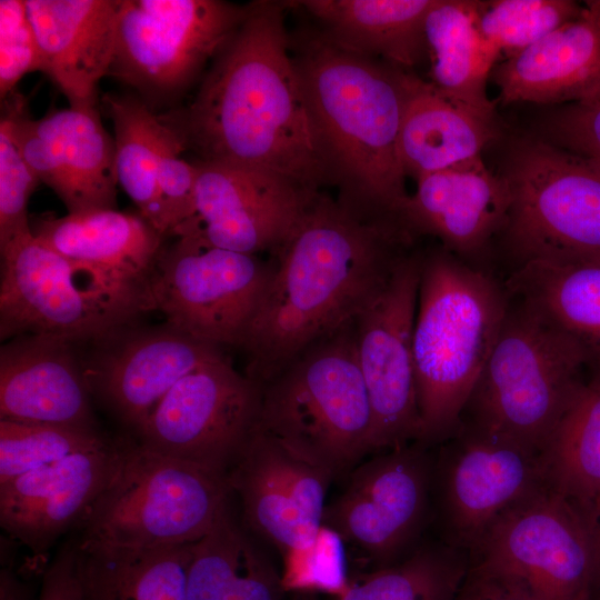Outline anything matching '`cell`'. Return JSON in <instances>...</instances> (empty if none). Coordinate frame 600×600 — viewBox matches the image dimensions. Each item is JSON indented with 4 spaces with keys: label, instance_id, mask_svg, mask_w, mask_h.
Listing matches in <instances>:
<instances>
[{
    "label": "cell",
    "instance_id": "obj_4",
    "mask_svg": "<svg viewBox=\"0 0 600 600\" xmlns=\"http://www.w3.org/2000/svg\"><path fill=\"white\" fill-rule=\"evenodd\" d=\"M509 308L486 272L451 252L422 258L413 329L421 436L436 447L454 437Z\"/></svg>",
    "mask_w": 600,
    "mask_h": 600
},
{
    "label": "cell",
    "instance_id": "obj_14",
    "mask_svg": "<svg viewBox=\"0 0 600 600\" xmlns=\"http://www.w3.org/2000/svg\"><path fill=\"white\" fill-rule=\"evenodd\" d=\"M247 11L218 0H121L110 76L146 98L182 91Z\"/></svg>",
    "mask_w": 600,
    "mask_h": 600
},
{
    "label": "cell",
    "instance_id": "obj_46",
    "mask_svg": "<svg viewBox=\"0 0 600 600\" xmlns=\"http://www.w3.org/2000/svg\"><path fill=\"white\" fill-rule=\"evenodd\" d=\"M592 530L593 546V579H592V598H600V520H598Z\"/></svg>",
    "mask_w": 600,
    "mask_h": 600
},
{
    "label": "cell",
    "instance_id": "obj_42",
    "mask_svg": "<svg viewBox=\"0 0 600 600\" xmlns=\"http://www.w3.org/2000/svg\"><path fill=\"white\" fill-rule=\"evenodd\" d=\"M552 143L600 163V96L570 103L548 121Z\"/></svg>",
    "mask_w": 600,
    "mask_h": 600
},
{
    "label": "cell",
    "instance_id": "obj_41",
    "mask_svg": "<svg viewBox=\"0 0 600 600\" xmlns=\"http://www.w3.org/2000/svg\"><path fill=\"white\" fill-rule=\"evenodd\" d=\"M183 151L178 137L167 127L157 181L168 236L191 216L194 206L197 167L181 157Z\"/></svg>",
    "mask_w": 600,
    "mask_h": 600
},
{
    "label": "cell",
    "instance_id": "obj_40",
    "mask_svg": "<svg viewBox=\"0 0 600 600\" xmlns=\"http://www.w3.org/2000/svg\"><path fill=\"white\" fill-rule=\"evenodd\" d=\"M37 37L26 0L0 1V96L6 99L29 72L41 71Z\"/></svg>",
    "mask_w": 600,
    "mask_h": 600
},
{
    "label": "cell",
    "instance_id": "obj_24",
    "mask_svg": "<svg viewBox=\"0 0 600 600\" xmlns=\"http://www.w3.org/2000/svg\"><path fill=\"white\" fill-rule=\"evenodd\" d=\"M41 71L70 107L94 109L114 59L121 0H26Z\"/></svg>",
    "mask_w": 600,
    "mask_h": 600
},
{
    "label": "cell",
    "instance_id": "obj_21",
    "mask_svg": "<svg viewBox=\"0 0 600 600\" xmlns=\"http://www.w3.org/2000/svg\"><path fill=\"white\" fill-rule=\"evenodd\" d=\"M400 222L439 238L449 252L478 254L493 234L504 230L511 191L503 174H494L481 156L416 179Z\"/></svg>",
    "mask_w": 600,
    "mask_h": 600
},
{
    "label": "cell",
    "instance_id": "obj_44",
    "mask_svg": "<svg viewBox=\"0 0 600 600\" xmlns=\"http://www.w3.org/2000/svg\"><path fill=\"white\" fill-rule=\"evenodd\" d=\"M457 600H533L510 583L470 563Z\"/></svg>",
    "mask_w": 600,
    "mask_h": 600
},
{
    "label": "cell",
    "instance_id": "obj_43",
    "mask_svg": "<svg viewBox=\"0 0 600 600\" xmlns=\"http://www.w3.org/2000/svg\"><path fill=\"white\" fill-rule=\"evenodd\" d=\"M39 600H83L77 566L76 540L62 546L42 573Z\"/></svg>",
    "mask_w": 600,
    "mask_h": 600
},
{
    "label": "cell",
    "instance_id": "obj_36",
    "mask_svg": "<svg viewBox=\"0 0 600 600\" xmlns=\"http://www.w3.org/2000/svg\"><path fill=\"white\" fill-rule=\"evenodd\" d=\"M112 440L97 429L0 420V484Z\"/></svg>",
    "mask_w": 600,
    "mask_h": 600
},
{
    "label": "cell",
    "instance_id": "obj_12",
    "mask_svg": "<svg viewBox=\"0 0 600 600\" xmlns=\"http://www.w3.org/2000/svg\"><path fill=\"white\" fill-rule=\"evenodd\" d=\"M256 254L193 237L162 246L148 279L168 327L218 347H241L271 274Z\"/></svg>",
    "mask_w": 600,
    "mask_h": 600
},
{
    "label": "cell",
    "instance_id": "obj_26",
    "mask_svg": "<svg viewBox=\"0 0 600 600\" xmlns=\"http://www.w3.org/2000/svg\"><path fill=\"white\" fill-rule=\"evenodd\" d=\"M399 158L406 177L422 176L481 156L496 138L493 120L443 97L429 81L400 69Z\"/></svg>",
    "mask_w": 600,
    "mask_h": 600
},
{
    "label": "cell",
    "instance_id": "obj_9",
    "mask_svg": "<svg viewBox=\"0 0 600 600\" xmlns=\"http://www.w3.org/2000/svg\"><path fill=\"white\" fill-rule=\"evenodd\" d=\"M504 228L519 266L600 261V163L544 140L519 143Z\"/></svg>",
    "mask_w": 600,
    "mask_h": 600
},
{
    "label": "cell",
    "instance_id": "obj_15",
    "mask_svg": "<svg viewBox=\"0 0 600 600\" xmlns=\"http://www.w3.org/2000/svg\"><path fill=\"white\" fill-rule=\"evenodd\" d=\"M546 484L542 454L462 426L434 451L431 528L470 553L506 510Z\"/></svg>",
    "mask_w": 600,
    "mask_h": 600
},
{
    "label": "cell",
    "instance_id": "obj_7",
    "mask_svg": "<svg viewBox=\"0 0 600 600\" xmlns=\"http://www.w3.org/2000/svg\"><path fill=\"white\" fill-rule=\"evenodd\" d=\"M1 250V338L107 339L152 310L148 286L70 260L32 232Z\"/></svg>",
    "mask_w": 600,
    "mask_h": 600
},
{
    "label": "cell",
    "instance_id": "obj_27",
    "mask_svg": "<svg viewBox=\"0 0 600 600\" xmlns=\"http://www.w3.org/2000/svg\"><path fill=\"white\" fill-rule=\"evenodd\" d=\"M32 234L63 257L148 286L163 237L140 214L98 209L30 223Z\"/></svg>",
    "mask_w": 600,
    "mask_h": 600
},
{
    "label": "cell",
    "instance_id": "obj_35",
    "mask_svg": "<svg viewBox=\"0 0 600 600\" xmlns=\"http://www.w3.org/2000/svg\"><path fill=\"white\" fill-rule=\"evenodd\" d=\"M469 561L468 552L428 536L401 561L350 577L332 600H457Z\"/></svg>",
    "mask_w": 600,
    "mask_h": 600
},
{
    "label": "cell",
    "instance_id": "obj_16",
    "mask_svg": "<svg viewBox=\"0 0 600 600\" xmlns=\"http://www.w3.org/2000/svg\"><path fill=\"white\" fill-rule=\"evenodd\" d=\"M422 258L400 256L354 321L359 366L372 411V454L419 442L413 329Z\"/></svg>",
    "mask_w": 600,
    "mask_h": 600
},
{
    "label": "cell",
    "instance_id": "obj_13",
    "mask_svg": "<svg viewBox=\"0 0 600 600\" xmlns=\"http://www.w3.org/2000/svg\"><path fill=\"white\" fill-rule=\"evenodd\" d=\"M261 387L222 353L182 377L133 430L139 444L227 481L259 428Z\"/></svg>",
    "mask_w": 600,
    "mask_h": 600
},
{
    "label": "cell",
    "instance_id": "obj_32",
    "mask_svg": "<svg viewBox=\"0 0 600 600\" xmlns=\"http://www.w3.org/2000/svg\"><path fill=\"white\" fill-rule=\"evenodd\" d=\"M507 288L600 361V261L524 263Z\"/></svg>",
    "mask_w": 600,
    "mask_h": 600
},
{
    "label": "cell",
    "instance_id": "obj_39",
    "mask_svg": "<svg viewBox=\"0 0 600 600\" xmlns=\"http://www.w3.org/2000/svg\"><path fill=\"white\" fill-rule=\"evenodd\" d=\"M38 177L22 158L8 120L0 121V248L14 238L31 232L28 201Z\"/></svg>",
    "mask_w": 600,
    "mask_h": 600
},
{
    "label": "cell",
    "instance_id": "obj_30",
    "mask_svg": "<svg viewBox=\"0 0 600 600\" xmlns=\"http://www.w3.org/2000/svg\"><path fill=\"white\" fill-rule=\"evenodd\" d=\"M433 0L300 1L337 47L367 58L381 57L397 68L413 67L423 52L424 20Z\"/></svg>",
    "mask_w": 600,
    "mask_h": 600
},
{
    "label": "cell",
    "instance_id": "obj_19",
    "mask_svg": "<svg viewBox=\"0 0 600 600\" xmlns=\"http://www.w3.org/2000/svg\"><path fill=\"white\" fill-rule=\"evenodd\" d=\"M13 140L39 181L62 200L68 213L114 209L116 143L97 108L49 111L38 120H10Z\"/></svg>",
    "mask_w": 600,
    "mask_h": 600
},
{
    "label": "cell",
    "instance_id": "obj_34",
    "mask_svg": "<svg viewBox=\"0 0 600 600\" xmlns=\"http://www.w3.org/2000/svg\"><path fill=\"white\" fill-rule=\"evenodd\" d=\"M103 104L114 128L118 183L164 238L168 227L157 177L167 126L137 96L107 94Z\"/></svg>",
    "mask_w": 600,
    "mask_h": 600
},
{
    "label": "cell",
    "instance_id": "obj_10",
    "mask_svg": "<svg viewBox=\"0 0 600 600\" xmlns=\"http://www.w3.org/2000/svg\"><path fill=\"white\" fill-rule=\"evenodd\" d=\"M433 459L434 447L418 441L370 454L327 502L322 526L342 539L360 572L401 561L428 537Z\"/></svg>",
    "mask_w": 600,
    "mask_h": 600
},
{
    "label": "cell",
    "instance_id": "obj_6",
    "mask_svg": "<svg viewBox=\"0 0 600 600\" xmlns=\"http://www.w3.org/2000/svg\"><path fill=\"white\" fill-rule=\"evenodd\" d=\"M592 361L572 337L520 300L507 317L469 399L462 424L542 454L584 386ZM463 412V413H464Z\"/></svg>",
    "mask_w": 600,
    "mask_h": 600
},
{
    "label": "cell",
    "instance_id": "obj_45",
    "mask_svg": "<svg viewBox=\"0 0 600 600\" xmlns=\"http://www.w3.org/2000/svg\"><path fill=\"white\" fill-rule=\"evenodd\" d=\"M32 587L26 583L17 573L3 567L0 572V600H31Z\"/></svg>",
    "mask_w": 600,
    "mask_h": 600
},
{
    "label": "cell",
    "instance_id": "obj_33",
    "mask_svg": "<svg viewBox=\"0 0 600 600\" xmlns=\"http://www.w3.org/2000/svg\"><path fill=\"white\" fill-rule=\"evenodd\" d=\"M547 483L586 517L600 496V372L587 381L542 453Z\"/></svg>",
    "mask_w": 600,
    "mask_h": 600
},
{
    "label": "cell",
    "instance_id": "obj_22",
    "mask_svg": "<svg viewBox=\"0 0 600 600\" xmlns=\"http://www.w3.org/2000/svg\"><path fill=\"white\" fill-rule=\"evenodd\" d=\"M220 354V347L166 326L124 337L84 372L92 394L136 430L182 377Z\"/></svg>",
    "mask_w": 600,
    "mask_h": 600
},
{
    "label": "cell",
    "instance_id": "obj_18",
    "mask_svg": "<svg viewBox=\"0 0 600 600\" xmlns=\"http://www.w3.org/2000/svg\"><path fill=\"white\" fill-rule=\"evenodd\" d=\"M334 481L260 428L227 476L242 524L281 560L314 541Z\"/></svg>",
    "mask_w": 600,
    "mask_h": 600
},
{
    "label": "cell",
    "instance_id": "obj_1",
    "mask_svg": "<svg viewBox=\"0 0 600 600\" xmlns=\"http://www.w3.org/2000/svg\"><path fill=\"white\" fill-rule=\"evenodd\" d=\"M283 8L247 4L192 102L159 118L200 161L263 170L320 191L331 178L290 54Z\"/></svg>",
    "mask_w": 600,
    "mask_h": 600
},
{
    "label": "cell",
    "instance_id": "obj_23",
    "mask_svg": "<svg viewBox=\"0 0 600 600\" xmlns=\"http://www.w3.org/2000/svg\"><path fill=\"white\" fill-rule=\"evenodd\" d=\"M71 342L16 337L0 352V420L97 429L92 391Z\"/></svg>",
    "mask_w": 600,
    "mask_h": 600
},
{
    "label": "cell",
    "instance_id": "obj_28",
    "mask_svg": "<svg viewBox=\"0 0 600 600\" xmlns=\"http://www.w3.org/2000/svg\"><path fill=\"white\" fill-rule=\"evenodd\" d=\"M188 600H299L282 583L269 548L241 522L231 501L193 542Z\"/></svg>",
    "mask_w": 600,
    "mask_h": 600
},
{
    "label": "cell",
    "instance_id": "obj_8",
    "mask_svg": "<svg viewBox=\"0 0 600 600\" xmlns=\"http://www.w3.org/2000/svg\"><path fill=\"white\" fill-rule=\"evenodd\" d=\"M231 499L226 479L132 439L118 472L76 528L77 539L137 548L192 543Z\"/></svg>",
    "mask_w": 600,
    "mask_h": 600
},
{
    "label": "cell",
    "instance_id": "obj_47",
    "mask_svg": "<svg viewBox=\"0 0 600 600\" xmlns=\"http://www.w3.org/2000/svg\"><path fill=\"white\" fill-rule=\"evenodd\" d=\"M600 520V496L598 497L593 508H592V511L589 516V524L590 527L592 528L593 524Z\"/></svg>",
    "mask_w": 600,
    "mask_h": 600
},
{
    "label": "cell",
    "instance_id": "obj_31",
    "mask_svg": "<svg viewBox=\"0 0 600 600\" xmlns=\"http://www.w3.org/2000/svg\"><path fill=\"white\" fill-rule=\"evenodd\" d=\"M74 540L83 600H188L193 542L137 548Z\"/></svg>",
    "mask_w": 600,
    "mask_h": 600
},
{
    "label": "cell",
    "instance_id": "obj_25",
    "mask_svg": "<svg viewBox=\"0 0 600 600\" xmlns=\"http://www.w3.org/2000/svg\"><path fill=\"white\" fill-rule=\"evenodd\" d=\"M503 104L586 102L600 96V0L494 67Z\"/></svg>",
    "mask_w": 600,
    "mask_h": 600
},
{
    "label": "cell",
    "instance_id": "obj_17",
    "mask_svg": "<svg viewBox=\"0 0 600 600\" xmlns=\"http://www.w3.org/2000/svg\"><path fill=\"white\" fill-rule=\"evenodd\" d=\"M194 164L193 211L171 236L232 251L276 252L318 192L263 170L200 160Z\"/></svg>",
    "mask_w": 600,
    "mask_h": 600
},
{
    "label": "cell",
    "instance_id": "obj_20",
    "mask_svg": "<svg viewBox=\"0 0 600 600\" xmlns=\"http://www.w3.org/2000/svg\"><path fill=\"white\" fill-rule=\"evenodd\" d=\"M131 442L112 440L0 484L1 528L34 556H42L78 527L118 472Z\"/></svg>",
    "mask_w": 600,
    "mask_h": 600
},
{
    "label": "cell",
    "instance_id": "obj_38",
    "mask_svg": "<svg viewBox=\"0 0 600 600\" xmlns=\"http://www.w3.org/2000/svg\"><path fill=\"white\" fill-rule=\"evenodd\" d=\"M348 561L342 539L322 526L308 548L282 559L283 587L296 594L339 597L350 582Z\"/></svg>",
    "mask_w": 600,
    "mask_h": 600
},
{
    "label": "cell",
    "instance_id": "obj_3",
    "mask_svg": "<svg viewBox=\"0 0 600 600\" xmlns=\"http://www.w3.org/2000/svg\"><path fill=\"white\" fill-rule=\"evenodd\" d=\"M294 49L292 58L339 200L368 218L400 221L409 197L398 148L400 69L343 50L321 32L300 39Z\"/></svg>",
    "mask_w": 600,
    "mask_h": 600
},
{
    "label": "cell",
    "instance_id": "obj_48",
    "mask_svg": "<svg viewBox=\"0 0 600 600\" xmlns=\"http://www.w3.org/2000/svg\"><path fill=\"white\" fill-rule=\"evenodd\" d=\"M591 600H600V598H593V599H591Z\"/></svg>",
    "mask_w": 600,
    "mask_h": 600
},
{
    "label": "cell",
    "instance_id": "obj_2",
    "mask_svg": "<svg viewBox=\"0 0 600 600\" xmlns=\"http://www.w3.org/2000/svg\"><path fill=\"white\" fill-rule=\"evenodd\" d=\"M399 236L318 191L273 252L268 286L241 348L260 386L318 341L353 323L387 281Z\"/></svg>",
    "mask_w": 600,
    "mask_h": 600
},
{
    "label": "cell",
    "instance_id": "obj_37",
    "mask_svg": "<svg viewBox=\"0 0 600 600\" xmlns=\"http://www.w3.org/2000/svg\"><path fill=\"white\" fill-rule=\"evenodd\" d=\"M583 6L569 0H496L480 2L482 36L506 59L576 19Z\"/></svg>",
    "mask_w": 600,
    "mask_h": 600
},
{
    "label": "cell",
    "instance_id": "obj_29",
    "mask_svg": "<svg viewBox=\"0 0 600 600\" xmlns=\"http://www.w3.org/2000/svg\"><path fill=\"white\" fill-rule=\"evenodd\" d=\"M480 2L433 0L424 20L430 83L450 101L493 120L488 78L499 51L478 26Z\"/></svg>",
    "mask_w": 600,
    "mask_h": 600
},
{
    "label": "cell",
    "instance_id": "obj_5",
    "mask_svg": "<svg viewBox=\"0 0 600 600\" xmlns=\"http://www.w3.org/2000/svg\"><path fill=\"white\" fill-rule=\"evenodd\" d=\"M260 387L259 428L334 480L372 454V411L354 322L312 344Z\"/></svg>",
    "mask_w": 600,
    "mask_h": 600
},
{
    "label": "cell",
    "instance_id": "obj_11",
    "mask_svg": "<svg viewBox=\"0 0 600 600\" xmlns=\"http://www.w3.org/2000/svg\"><path fill=\"white\" fill-rule=\"evenodd\" d=\"M469 559L533 600L592 598L591 527L548 484L506 510Z\"/></svg>",
    "mask_w": 600,
    "mask_h": 600
}]
</instances>
